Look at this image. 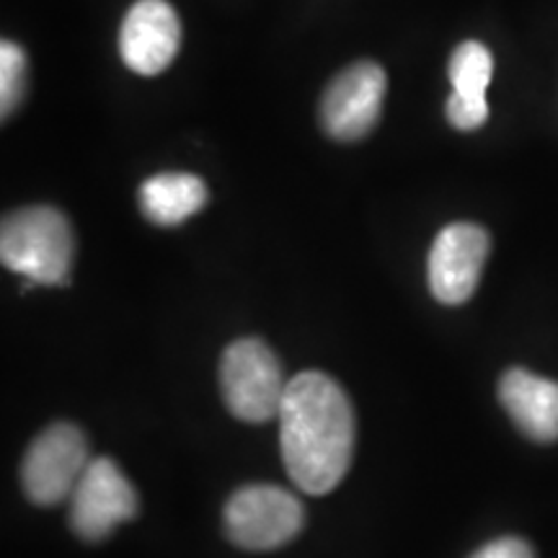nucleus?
<instances>
[{
  "label": "nucleus",
  "mask_w": 558,
  "mask_h": 558,
  "mask_svg": "<svg viewBox=\"0 0 558 558\" xmlns=\"http://www.w3.org/2000/svg\"><path fill=\"white\" fill-rule=\"evenodd\" d=\"M386 88V70L373 60H360L339 73L320 99L326 135L341 143L365 137L380 120Z\"/></svg>",
  "instance_id": "7"
},
{
  "label": "nucleus",
  "mask_w": 558,
  "mask_h": 558,
  "mask_svg": "<svg viewBox=\"0 0 558 558\" xmlns=\"http://www.w3.org/2000/svg\"><path fill=\"white\" fill-rule=\"evenodd\" d=\"M73 254V230L60 209L34 205L5 215L0 259L29 279V284H65Z\"/></svg>",
  "instance_id": "2"
},
{
  "label": "nucleus",
  "mask_w": 558,
  "mask_h": 558,
  "mask_svg": "<svg viewBox=\"0 0 558 558\" xmlns=\"http://www.w3.org/2000/svg\"><path fill=\"white\" fill-rule=\"evenodd\" d=\"M448 120L456 130H478L481 124L488 120V104L486 99H469V96H460L452 90L448 99Z\"/></svg>",
  "instance_id": "14"
},
{
  "label": "nucleus",
  "mask_w": 558,
  "mask_h": 558,
  "mask_svg": "<svg viewBox=\"0 0 558 558\" xmlns=\"http://www.w3.org/2000/svg\"><path fill=\"white\" fill-rule=\"evenodd\" d=\"M471 558H535L533 548L520 538H499L478 548Z\"/></svg>",
  "instance_id": "15"
},
{
  "label": "nucleus",
  "mask_w": 558,
  "mask_h": 558,
  "mask_svg": "<svg viewBox=\"0 0 558 558\" xmlns=\"http://www.w3.org/2000/svg\"><path fill=\"white\" fill-rule=\"evenodd\" d=\"M137 492L111 458H94L70 494V530L99 543L137 514Z\"/></svg>",
  "instance_id": "6"
},
{
  "label": "nucleus",
  "mask_w": 558,
  "mask_h": 558,
  "mask_svg": "<svg viewBox=\"0 0 558 558\" xmlns=\"http://www.w3.org/2000/svg\"><path fill=\"white\" fill-rule=\"evenodd\" d=\"M448 73L456 94L469 96V99H486L488 81H492L494 73L492 52L481 41H463L452 52Z\"/></svg>",
  "instance_id": "12"
},
{
  "label": "nucleus",
  "mask_w": 558,
  "mask_h": 558,
  "mask_svg": "<svg viewBox=\"0 0 558 558\" xmlns=\"http://www.w3.org/2000/svg\"><path fill=\"white\" fill-rule=\"evenodd\" d=\"M499 401L522 435L535 442L558 439V383L512 367L499 380Z\"/></svg>",
  "instance_id": "10"
},
{
  "label": "nucleus",
  "mask_w": 558,
  "mask_h": 558,
  "mask_svg": "<svg viewBox=\"0 0 558 558\" xmlns=\"http://www.w3.org/2000/svg\"><path fill=\"white\" fill-rule=\"evenodd\" d=\"M90 460L86 435L75 424H52L34 439L21 463L26 497L41 507L70 499Z\"/></svg>",
  "instance_id": "5"
},
{
  "label": "nucleus",
  "mask_w": 558,
  "mask_h": 558,
  "mask_svg": "<svg viewBox=\"0 0 558 558\" xmlns=\"http://www.w3.org/2000/svg\"><path fill=\"white\" fill-rule=\"evenodd\" d=\"M354 435V409L337 380L318 369L288 380L279 442L284 469L300 492L320 497L341 484L352 465Z\"/></svg>",
  "instance_id": "1"
},
{
  "label": "nucleus",
  "mask_w": 558,
  "mask_h": 558,
  "mask_svg": "<svg viewBox=\"0 0 558 558\" xmlns=\"http://www.w3.org/2000/svg\"><path fill=\"white\" fill-rule=\"evenodd\" d=\"M181 47V21L166 0H137L120 29L124 65L140 75H158L171 65Z\"/></svg>",
  "instance_id": "9"
},
{
  "label": "nucleus",
  "mask_w": 558,
  "mask_h": 558,
  "mask_svg": "<svg viewBox=\"0 0 558 558\" xmlns=\"http://www.w3.org/2000/svg\"><path fill=\"white\" fill-rule=\"evenodd\" d=\"M492 251L488 233L476 222H452L439 230L429 251V290L439 303L460 305L478 288Z\"/></svg>",
  "instance_id": "8"
},
{
  "label": "nucleus",
  "mask_w": 558,
  "mask_h": 558,
  "mask_svg": "<svg viewBox=\"0 0 558 558\" xmlns=\"http://www.w3.org/2000/svg\"><path fill=\"white\" fill-rule=\"evenodd\" d=\"M228 538L246 550H271L290 543L303 530L305 509L295 494L279 486H243L222 512Z\"/></svg>",
  "instance_id": "4"
},
{
  "label": "nucleus",
  "mask_w": 558,
  "mask_h": 558,
  "mask_svg": "<svg viewBox=\"0 0 558 558\" xmlns=\"http://www.w3.org/2000/svg\"><path fill=\"white\" fill-rule=\"evenodd\" d=\"M137 202L150 222L171 228L207 205V186L192 173H158L140 186Z\"/></svg>",
  "instance_id": "11"
},
{
  "label": "nucleus",
  "mask_w": 558,
  "mask_h": 558,
  "mask_svg": "<svg viewBox=\"0 0 558 558\" xmlns=\"http://www.w3.org/2000/svg\"><path fill=\"white\" fill-rule=\"evenodd\" d=\"M220 388L226 407L243 422H269L282 409V365L262 339L233 341L220 360Z\"/></svg>",
  "instance_id": "3"
},
{
  "label": "nucleus",
  "mask_w": 558,
  "mask_h": 558,
  "mask_svg": "<svg viewBox=\"0 0 558 558\" xmlns=\"http://www.w3.org/2000/svg\"><path fill=\"white\" fill-rule=\"evenodd\" d=\"M26 90V52L16 41L0 45V109L9 117L24 99Z\"/></svg>",
  "instance_id": "13"
}]
</instances>
